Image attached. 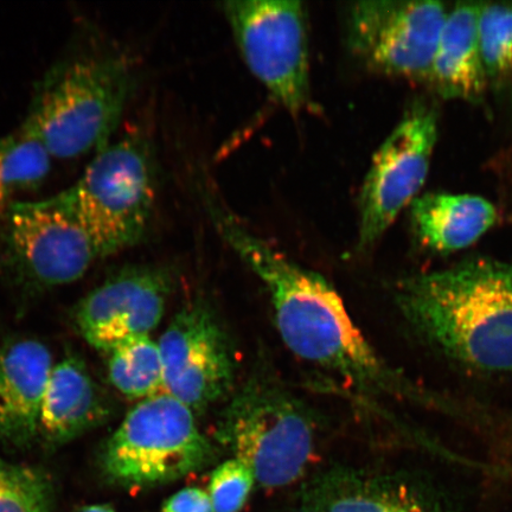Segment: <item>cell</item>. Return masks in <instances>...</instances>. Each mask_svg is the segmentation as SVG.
I'll return each mask as SVG.
<instances>
[{"mask_svg": "<svg viewBox=\"0 0 512 512\" xmlns=\"http://www.w3.org/2000/svg\"><path fill=\"white\" fill-rule=\"evenodd\" d=\"M211 222L270 294L275 322L286 347L306 362L341 376L370 394H386L459 414L450 400L426 392L390 368L357 328L347 307L323 275L297 264L259 238L208 188Z\"/></svg>", "mask_w": 512, "mask_h": 512, "instance_id": "1", "label": "cell"}, {"mask_svg": "<svg viewBox=\"0 0 512 512\" xmlns=\"http://www.w3.org/2000/svg\"><path fill=\"white\" fill-rule=\"evenodd\" d=\"M396 304L415 332L460 366L512 374V261L476 258L402 280Z\"/></svg>", "mask_w": 512, "mask_h": 512, "instance_id": "2", "label": "cell"}, {"mask_svg": "<svg viewBox=\"0 0 512 512\" xmlns=\"http://www.w3.org/2000/svg\"><path fill=\"white\" fill-rule=\"evenodd\" d=\"M134 81L133 67L123 55L83 51L69 56L38 82L21 128L53 158L96 153L112 142Z\"/></svg>", "mask_w": 512, "mask_h": 512, "instance_id": "3", "label": "cell"}, {"mask_svg": "<svg viewBox=\"0 0 512 512\" xmlns=\"http://www.w3.org/2000/svg\"><path fill=\"white\" fill-rule=\"evenodd\" d=\"M217 439L264 488L290 485L315 456L317 428L302 402L266 373L255 374L230 400Z\"/></svg>", "mask_w": 512, "mask_h": 512, "instance_id": "4", "label": "cell"}, {"mask_svg": "<svg viewBox=\"0 0 512 512\" xmlns=\"http://www.w3.org/2000/svg\"><path fill=\"white\" fill-rule=\"evenodd\" d=\"M98 243L105 258L142 241L157 197L152 147L130 133L95 153L73 187L56 195Z\"/></svg>", "mask_w": 512, "mask_h": 512, "instance_id": "5", "label": "cell"}, {"mask_svg": "<svg viewBox=\"0 0 512 512\" xmlns=\"http://www.w3.org/2000/svg\"><path fill=\"white\" fill-rule=\"evenodd\" d=\"M214 447L198 430L195 413L168 393L139 401L107 440L106 475L128 488L174 482L203 469Z\"/></svg>", "mask_w": 512, "mask_h": 512, "instance_id": "6", "label": "cell"}, {"mask_svg": "<svg viewBox=\"0 0 512 512\" xmlns=\"http://www.w3.org/2000/svg\"><path fill=\"white\" fill-rule=\"evenodd\" d=\"M236 44L251 73L288 113L311 106L309 17L297 0L222 3Z\"/></svg>", "mask_w": 512, "mask_h": 512, "instance_id": "7", "label": "cell"}, {"mask_svg": "<svg viewBox=\"0 0 512 512\" xmlns=\"http://www.w3.org/2000/svg\"><path fill=\"white\" fill-rule=\"evenodd\" d=\"M439 134L438 114L415 102L371 160L358 197V251H367L419 197Z\"/></svg>", "mask_w": 512, "mask_h": 512, "instance_id": "8", "label": "cell"}, {"mask_svg": "<svg viewBox=\"0 0 512 512\" xmlns=\"http://www.w3.org/2000/svg\"><path fill=\"white\" fill-rule=\"evenodd\" d=\"M448 8L430 0H368L350 5L347 43L352 56L376 74L426 81Z\"/></svg>", "mask_w": 512, "mask_h": 512, "instance_id": "9", "label": "cell"}, {"mask_svg": "<svg viewBox=\"0 0 512 512\" xmlns=\"http://www.w3.org/2000/svg\"><path fill=\"white\" fill-rule=\"evenodd\" d=\"M2 219L6 258L38 285L74 283L106 259L91 233L57 196L12 203Z\"/></svg>", "mask_w": 512, "mask_h": 512, "instance_id": "10", "label": "cell"}, {"mask_svg": "<svg viewBox=\"0 0 512 512\" xmlns=\"http://www.w3.org/2000/svg\"><path fill=\"white\" fill-rule=\"evenodd\" d=\"M164 392L201 412L226 396L234 382V360L226 334L206 304L178 312L159 342Z\"/></svg>", "mask_w": 512, "mask_h": 512, "instance_id": "11", "label": "cell"}, {"mask_svg": "<svg viewBox=\"0 0 512 512\" xmlns=\"http://www.w3.org/2000/svg\"><path fill=\"white\" fill-rule=\"evenodd\" d=\"M170 285L163 268H124L82 299L76 328L91 347L106 354L130 339L150 336L164 316Z\"/></svg>", "mask_w": 512, "mask_h": 512, "instance_id": "12", "label": "cell"}, {"mask_svg": "<svg viewBox=\"0 0 512 512\" xmlns=\"http://www.w3.org/2000/svg\"><path fill=\"white\" fill-rule=\"evenodd\" d=\"M299 512L453 511L414 478L338 467L312 480Z\"/></svg>", "mask_w": 512, "mask_h": 512, "instance_id": "13", "label": "cell"}, {"mask_svg": "<svg viewBox=\"0 0 512 512\" xmlns=\"http://www.w3.org/2000/svg\"><path fill=\"white\" fill-rule=\"evenodd\" d=\"M53 356L36 339L17 338L0 343V439L28 446L38 437L44 393Z\"/></svg>", "mask_w": 512, "mask_h": 512, "instance_id": "14", "label": "cell"}, {"mask_svg": "<svg viewBox=\"0 0 512 512\" xmlns=\"http://www.w3.org/2000/svg\"><path fill=\"white\" fill-rule=\"evenodd\" d=\"M413 234L433 253L463 251L495 226L498 210L482 196L430 192L409 206Z\"/></svg>", "mask_w": 512, "mask_h": 512, "instance_id": "15", "label": "cell"}, {"mask_svg": "<svg viewBox=\"0 0 512 512\" xmlns=\"http://www.w3.org/2000/svg\"><path fill=\"white\" fill-rule=\"evenodd\" d=\"M107 416L100 389L79 357L54 364L41 407L38 435L50 445H62L98 426Z\"/></svg>", "mask_w": 512, "mask_h": 512, "instance_id": "16", "label": "cell"}, {"mask_svg": "<svg viewBox=\"0 0 512 512\" xmlns=\"http://www.w3.org/2000/svg\"><path fill=\"white\" fill-rule=\"evenodd\" d=\"M477 18L475 3L448 9L426 80L441 98L476 104L489 88L480 59Z\"/></svg>", "mask_w": 512, "mask_h": 512, "instance_id": "17", "label": "cell"}, {"mask_svg": "<svg viewBox=\"0 0 512 512\" xmlns=\"http://www.w3.org/2000/svg\"><path fill=\"white\" fill-rule=\"evenodd\" d=\"M51 157L40 140L22 130L0 138V215L19 195L37 190L46 182Z\"/></svg>", "mask_w": 512, "mask_h": 512, "instance_id": "18", "label": "cell"}, {"mask_svg": "<svg viewBox=\"0 0 512 512\" xmlns=\"http://www.w3.org/2000/svg\"><path fill=\"white\" fill-rule=\"evenodd\" d=\"M108 356V377L126 398L143 401L164 393L162 356L150 336L130 339Z\"/></svg>", "mask_w": 512, "mask_h": 512, "instance_id": "19", "label": "cell"}, {"mask_svg": "<svg viewBox=\"0 0 512 512\" xmlns=\"http://www.w3.org/2000/svg\"><path fill=\"white\" fill-rule=\"evenodd\" d=\"M480 59L490 86L512 78V3H478Z\"/></svg>", "mask_w": 512, "mask_h": 512, "instance_id": "20", "label": "cell"}, {"mask_svg": "<svg viewBox=\"0 0 512 512\" xmlns=\"http://www.w3.org/2000/svg\"><path fill=\"white\" fill-rule=\"evenodd\" d=\"M53 502L46 473L0 457V512H50Z\"/></svg>", "mask_w": 512, "mask_h": 512, "instance_id": "21", "label": "cell"}, {"mask_svg": "<svg viewBox=\"0 0 512 512\" xmlns=\"http://www.w3.org/2000/svg\"><path fill=\"white\" fill-rule=\"evenodd\" d=\"M255 477L249 467L232 458L211 473L208 495L213 512H240L251 495Z\"/></svg>", "mask_w": 512, "mask_h": 512, "instance_id": "22", "label": "cell"}, {"mask_svg": "<svg viewBox=\"0 0 512 512\" xmlns=\"http://www.w3.org/2000/svg\"><path fill=\"white\" fill-rule=\"evenodd\" d=\"M162 512H213V508L208 492L198 488H187L170 497Z\"/></svg>", "mask_w": 512, "mask_h": 512, "instance_id": "23", "label": "cell"}, {"mask_svg": "<svg viewBox=\"0 0 512 512\" xmlns=\"http://www.w3.org/2000/svg\"><path fill=\"white\" fill-rule=\"evenodd\" d=\"M81 512H115L111 507H108V505H93V507H88L86 509H83Z\"/></svg>", "mask_w": 512, "mask_h": 512, "instance_id": "24", "label": "cell"}]
</instances>
